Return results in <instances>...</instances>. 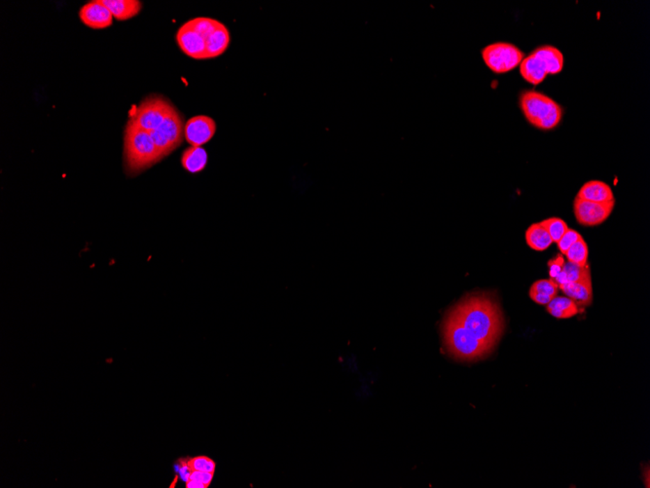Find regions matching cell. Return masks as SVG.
<instances>
[{
	"label": "cell",
	"mask_w": 650,
	"mask_h": 488,
	"mask_svg": "<svg viewBox=\"0 0 650 488\" xmlns=\"http://www.w3.org/2000/svg\"><path fill=\"white\" fill-rule=\"evenodd\" d=\"M125 172L129 177L139 175L164 159L152 136L129 117L124 130Z\"/></svg>",
	"instance_id": "obj_2"
},
{
	"label": "cell",
	"mask_w": 650,
	"mask_h": 488,
	"mask_svg": "<svg viewBox=\"0 0 650 488\" xmlns=\"http://www.w3.org/2000/svg\"><path fill=\"white\" fill-rule=\"evenodd\" d=\"M207 159V151L202 146H189L183 151L180 162L183 169L190 174H199L206 169Z\"/></svg>",
	"instance_id": "obj_14"
},
{
	"label": "cell",
	"mask_w": 650,
	"mask_h": 488,
	"mask_svg": "<svg viewBox=\"0 0 650 488\" xmlns=\"http://www.w3.org/2000/svg\"><path fill=\"white\" fill-rule=\"evenodd\" d=\"M588 246L586 244L585 240H584L582 236L573 244L571 248L566 251V260L569 262L574 263V265L580 266V267H585L588 265Z\"/></svg>",
	"instance_id": "obj_20"
},
{
	"label": "cell",
	"mask_w": 650,
	"mask_h": 488,
	"mask_svg": "<svg viewBox=\"0 0 650 488\" xmlns=\"http://www.w3.org/2000/svg\"><path fill=\"white\" fill-rule=\"evenodd\" d=\"M576 197L586 200V201L595 202V203H605V202L615 200L612 187L601 180H590V182H585L579 189Z\"/></svg>",
	"instance_id": "obj_10"
},
{
	"label": "cell",
	"mask_w": 650,
	"mask_h": 488,
	"mask_svg": "<svg viewBox=\"0 0 650 488\" xmlns=\"http://www.w3.org/2000/svg\"><path fill=\"white\" fill-rule=\"evenodd\" d=\"M559 289L566 294V297L573 299L578 307H586L592 304L593 289L591 278L579 281V282L560 285Z\"/></svg>",
	"instance_id": "obj_11"
},
{
	"label": "cell",
	"mask_w": 650,
	"mask_h": 488,
	"mask_svg": "<svg viewBox=\"0 0 650 488\" xmlns=\"http://www.w3.org/2000/svg\"><path fill=\"white\" fill-rule=\"evenodd\" d=\"M532 53L544 63L547 74L556 75L563 70L564 55L558 48L551 45L539 46Z\"/></svg>",
	"instance_id": "obj_15"
},
{
	"label": "cell",
	"mask_w": 650,
	"mask_h": 488,
	"mask_svg": "<svg viewBox=\"0 0 650 488\" xmlns=\"http://www.w3.org/2000/svg\"><path fill=\"white\" fill-rule=\"evenodd\" d=\"M547 311L557 319H569L579 313L578 305L568 297H554L546 305Z\"/></svg>",
	"instance_id": "obj_17"
},
{
	"label": "cell",
	"mask_w": 650,
	"mask_h": 488,
	"mask_svg": "<svg viewBox=\"0 0 650 488\" xmlns=\"http://www.w3.org/2000/svg\"><path fill=\"white\" fill-rule=\"evenodd\" d=\"M564 263H566V261H564V256L561 253L548 261L550 279L554 280L560 274V272L563 269Z\"/></svg>",
	"instance_id": "obj_25"
},
{
	"label": "cell",
	"mask_w": 650,
	"mask_h": 488,
	"mask_svg": "<svg viewBox=\"0 0 650 488\" xmlns=\"http://www.w3.org/2000/svg\"><path fill=\"white\" fill-rule=\"evenodd\" d=\"M580 237L581 235L578 231L574 230V229L568 228V230L564 234L563 237L560 239L559 242L557 243V246H558L559 251H561L562 255H566V251H568Z\"/></svg>",
	"instance_id": "obj_23"
},
{
	"label": "cell",
	"mask_w": 650,
	"mask_h": 488,
	"mask_svg": "<svg viewBox=\"0 0 650 488\" xmlns=\"http://www.w3.org/2000/svg\"><path fill=\"white\" fill-rule=\"evenodd\" d=\"M82 24L93 29L109 28L113 24V16L102 0H93L83 5L79 10Z\"/></svg>",
	"instance_id": "obj_9"
},
{
	"label": "cell",
	"mask_w": 650,
	"mask_h": 488,
	"mask_svg": "<svg viewBox=\"0 0 650 488\" xmlns=\"http://www.w3.org/2000/svg\"><path fill=\"white\" fill-rule=\"evenodd\" d=\"M591 278L590 265H587L585 267L574 265V263H564L563 269L560 274L555 278L554 281L557 284L563 285L568 283L579 282Z\"/></svg>",
	"instance_id": "obj_19"
},
{
	"label": "cell",
	"mask_w": 650,
	"mask_h": 488,
	"mask_svg": "<svg viewBox=\"0 0 650 488\" xmlns=\"http://www.w3.org/2000/svg\"><path fill=\"white\" fill-rule=\"evenodd\" d=\"M468 333L493 348L503 331L502 313L486 294L466 297L449 313Z\"/></svg>",
	"instance_id": "obj_1"
},
{
	"label": "cell",
	"mask_w": 650,
	"mask_h": 488,
	"mask_svg": "<svg viewBox=\"0 0 650 488\" xmlns=\"http://www.w3.org/2000/svg\"><path fill=\"white\" fill-rule=\"evenodd\" d=\"M117 21H127L138 16L143 9V2L138 0H102Z\"/></svg>",
	"instance_id": "obj_13"
},
{
	"label": "cell",
	"mask_w": 650,
	"mask_h": 488,
	"mask_svg": "<svg viewBox=\"0 0 650 488\" xmlns=\"http://www.w3.org/2000/svg\"><path fill=\"white\" fill-rule=\"evenodd\" d=\"M615 205V200L605 203H595L576 197L573 201L574 216L581 226H600L610 218Z\"/></svg>",
	"instance_id": "obj_6"
},
{
	"label": "cell",
	"mask_w": 650,
	"mask_h": 488,
	"mask_svg": "<svg viewBox=\"0 0 650 488\" xmlns=\"http://www.w3.org/2000/svg\"><path fill=\"white\" fill-rule=\"evenodd\" d=\"M216 122L212 117L197 116L188 119L184 126V140L190 146H203L216 133Z\"/></svg>",
	"instance_id": "obj_8"
},
{
	"label": "cell",
	"mask_w": 650,
	"mask_h": 488,
	"mask_svg": "<svg viewBox=\"0 0 650 488\" xmlns=\"http://www.w3.org/2000/svg\"><path fill=\"white\" fill-rule=\"evenodd\" d=\"M230 42H231V36H230L229 29L220 22L219 26L214 29V33L211 34L209 40H207V58H214L223 55L228 49Z\"/></svg>",
	"instance_id": "obj_16"
},
{
	"label": "cell",
	"mask_w": 650,
	"mask_h": 488,
	"mask_svg": "<svg viewBox=\"0 0 650 488\" xmlns=\"http://www.w3.org/2000/svg\"><path fill=\"white\" fill-rule=\"evenodd\" d=\"M544 228L546 229L553 243H558L560 239L563 237L566 231L568 230V226L563 219L559 218H550L541 221Z\"/></svg>",
	"instance_id": "obj_21"
},
{
	"label": "cell",
	"mask_w": 650,
	"mask_h": 488,
	"mask_svg": "<svg viewBox=\"0 0 650 488\" xmlns=\"http://www.w3.org/2000/svg\"><path fill=\"white\" fill-rule=\"evenodd\" d=\"M481 55L489 70L497 74H503L520 65L525 53L514 44L493 42L481 50Z\"/></svg>",
	"instance_id": "obj_5"
},
{
	"label": "cell",
	"mask_w": 650,
	"mask_h": 488,
	"mask_svg": "<svg viewBox=\"0 0 650 488\" xmlns=\"http://www.w3.org/2000/svg\"><path fill=\"white\" fill-rule=\"evenodd\" d=\"M519 67L521 77L534 86L544 82L548 75L544 63L532 52L528 57L523 58Z\"/></svg>",
	"instance_id": "obj_12"
},
{
	"label": "cell",
	"mask_w": 650,
	"mask_h": 488,
	"mask_svg": "<svg viewBox=\"0 0 650 488\" xmlns=\"http://www.w3.org/2000/svg\"><path fill=\"white\" fill-rule=\"evenodd\" d=\"M445 343L450 354L464 361H474L488 355L492 347L468 333L451 316H447L444 323Z\"/></svg>",
	"instance_id": "obj_4"
},
{
	"label": "cell",
	"mask_w": 650,
	"mask_h": 488,
	"mask_svg": "<svg viewBox=\"0 0 650 488\" xmlns=\"http://www.w3.org/2000/svg\"><path fill=\"white\" fill-rule=\"evenodd\" d=\"M214 479V473L203 472V471H193L190 480L201 482L209 487Z\"/></svg>",
	"instance_id": "obj_26"
},
{
	"label": "cell",
	"mask_w": 650,
	"mask_h": 488,
	"mask_svg": "<svg viewBox=\"0 0 650 488\" xmlns=\"http://www.w3.org/2000/svg\"><path fill=\"white\" fill-rule=\"evenodd\" d=\"M526 242L530 248L537 251L547 250L553 244L548 233L541 223L532 224L527 229Z\"/></svg>",
	"instance_id": "obj_18"
},
{
	"label": "cell",
	"mask_w": 650,
	"mask_h": 488,
	"mask_svg": "<svg viewBox=\"0 0 650 488\" xmlns=\"http://www.w3.org/2000/svg\"><path fill=\"white\" fill-rule=\"evenodd\" d=\"M187 488H206L207 485L201 484V482H193V480H189L187 482Z\"/></svg>",
	"instance_id": "obj_28"
},
{
	"label": "cell",
	"mask_w": 650,
	"mask_h": 488,
	"mask_svg": "<svg viewBox=\"0 0 650 488\" xmlns=\"http://www.w3.org/2000/svg\"><path fill=\"white\" fill-rule=\"evenodd\" d=\"M188 464H189L193 471H203V472L209 473H214L216 467L214 461L209 459V458L205 457V456H200V457L194 458V459L190 460Z\"/></svg>",
	"instance_id": "obj_24"
},
{
	"label": "cell",
	"mask_w": 650,
	"mask_h": 488,
	"mask_svg": "<svg viewBox=\"0 0 650 488\" xmlns=\"http://www.w3.org/2000/svg\"><path fill=\"white\" fill-rule=\"evenodd\" d=\"M193 470L190 467L189 464L187 463H182V465L180 466V471H178V474H180V479L184 482H188L190 480V477H191Z\"/></svg>",
	"instance_id": "obj_27"
},
{
	"label": "cell",
	"mask_w": 650,
	"mask_h": 488,
	"mask_svg": "<svg viewBox=\"0 0 650 488\" xmlns=\"http://www.w3.org/2000/svg\"><path fill=\"white\" fill-rule=\"evenodd\" d=\"M177 46L187 57L194 60H207V38L187 21L175 34Z\"/></svg>",
	"instance_id": "obj_7"
},
{
	"label": "cell",
	"mask_w": 650,
	"mask_h": 488,
	"mask_svg": "<svg viewBox=\"0 0 650 488\" xmlns=\"http://www.w3.org/2000/svg\"><path fill=\"white\" fill-rule=\"evenodd\" d=\"M530 290H532V292H536L537 294L545 295V297H548L550 299H553L554 297L558 295L559 285L557 284L553 279L539 280L532 285Z\"/></svg>",
	"instance_id": "obj_22"
},
{
	"label": "cell",
	"mask_w": 650,
	"mask_h": 488,
	"mask_svg": "<svg viewBox=\"0 0 650 488\" xmlns=\"http://www.w3.org/2000/svg\"><path fill=\"white\" fill-rule=\"evenodd\" d=\"M519 107L528 122L539 130H553L563 119V107L536 90L523 91L519 97Z\"/></svg>",
	"instance_id": "obj_3"
}]
</instances>
